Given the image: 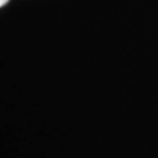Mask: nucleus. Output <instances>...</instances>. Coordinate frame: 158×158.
I'll return each mask as SVG.
<instances>
[{
    "label": "nucleus",
    "instance_id": "1",
    "mask_svg": "<svg viewBox=\"0 0 158 158\" xmlns=\"http://www.w3.org/2000/svg\"><path fill=\"white\" fill-rule=\"evenodd\" d=\"M9 2V0H0V8H2V7H4V6H6V4Z\"/></svg>",
    "mask_w": 158,
    "mask_h": 158
}]
</instances>
